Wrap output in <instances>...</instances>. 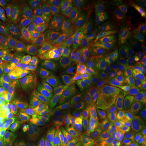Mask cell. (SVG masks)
Wrapping results in <instances>:
<instances>
[{
	"label": "cell",
	"mask_w": 146,
	"mask_h": 146,
	"mask_svg": "<svg viewBox=\"0 0 146 146\" xmlns=\"http://www.w3.org/2000/svg\"><path fill=\"white\" fill-rule=\"evenodd\" d=\"M63 20V9L55 6L36 7L32 49L34 68L50 73L57 63Z\"/></svg>",
	"instance_id": "6da1fadb"
},
{
	"label": "cell",
	"mask_w": 146,
	"mask_h": 146,
	"mask_svg": "<svg viewBox=\"0 0 146 146\" xmlns=\"http://www.w3.org/2000/svg\"><path fill=\"white\" fill-rule=\"evenodd\" d=\"M100 46L99 33L78 9H63L58 62L72 54L94 55Z\"/></svg>",
	"instance_id": "7a4b0ae2"
},
{
	"label": "cell",
	"mask_w": 146,
	"mask_h": 146,
	"mask_svg": "<svg viewBox=\"0 0 146 146\" xmlns=\"http://www.w3.org/2000/svg\"><path fill=\"white\" fill-rule=\"evenodd\" d=\"M23 84L31 103L42 114L56 121L63 116L62 100L54 77L36 69H26L21 74Z\"/></svg>",
	"instance_id": "3957f363"
},
{
	"label": "cell",
	"mask_w": 146,
	"mask_h": 146,
	"mask_svg": "<svg viewBox=\"0 0 146 146\" xmlns=\"http://www.w3.org/2000/svg\"><path fill=\"white\" fill-rule=\"evenodd\" d=\"M136 124L133 103L130 98H126L111 114L95 115L89 126L95 132L118 141L124 140Z\"/></svg>",
	"instance_id": "277c9868"
},
{
	"label": "cell",
	"mask_w": 146,
	"mask_h": 146,
	"mask_svg": "<svg viewBox=\"0 0 146 146\" xmlns=\"http://www.w3.org/2000/svg\"><path fill=\"white\" fill-rule=\"evenodd\" d=\"M125 14L100 30V44L125 53L138 65L141 72H145L146 71V50L136 47L127 35Z\"/></svg>",
	"instance_id": "5b68a950"
},
{
	"label": "cell",
	"mask_w": 146,
	"mask_h": 146,
	"mask_svg": "<svg viewBox=\"0 0 146 146\" xmlns=\"http://www.w3.org/2000/svg\"><path fill=\"white\" fill-rule=\"evenodd\" d=\"M63 115H66L80 125H89L96 115L92 101L84 94L79 82L59 87Z\"/></svg>",
	"instance_id": "8992f818"
},
{
	"label": "cell",
	"mask_w": 146,
	"mask_h": 146,
	"mask_svg": "<svg viewBox=\"0 0 146 146\" xmlns=\"http://www.w3.org/2000/svg\"><path fill=\"white\" fill-rule=\"evenodd\" d=\"M133 4V2L120 0H88L81 2L80 11L98 30L118 20Z\"/></svg>",
	"instance_id": "52a82bcc"
},
{
	"label": "cell",
	"mask_w": 146,
	"mask_h": 146,
	"mask_svg": "<svg viewBox=\"0 0 146 146\" xmlns=\"http://www.w3.org/2000/svg\"><path fill=\"white\" fill-rule=\"evenodd\" d=\"M25 131L29 146L42 145L55 121L42 114L33 104L16 110Z\"/></svg>",
	"instance_id": "ba28073f"
},
{
	"label": "cell",
	"mask_w": 146,
	"mask_h": 146,
	"mask_svg": "<svg viewBox=\"0 0 146 146\" xmlns=\"http://www.w3.org/2000/svg\"><path fill=\"white\" fill-rule=\"evenodd\" d=\"M54 76L58 87L73 82H79L95 68L94 55L72 54L62 58L58 62Z\"/></svg>",
	"instance_id": "9c48e42d"
},
{
	"label": "cell",
	"mask_w": 146,
	"mask_h": 146,
	"mask_svg": "<svg viewBox=\"0 0 146 146\" xmlns=\"http://www.w3.org/2000/svg\"><path fill=\"white\" fill-rule=\"evenodd\" d=\"M0 134L8 146H29L25 131L16 110L1 102Z\"/></svg>",
	"instance_id": "30bf717a"
},
{
	"label": "cell",
	"mask_w": 146,
	"mask_h": 146,
	"mask_svg": "<svg viewBox=\"0 0 146 146\" xmlns=\"http://www.w3.org/2000/svg\"><path fill=\"white\" fill-rule=\"evenodd\" d=\"M0 101L16 110L32 104L21 80L3 73H0Z\"/></svg>",
	"instance_id": "8fae6325"
},
{
	"label": "cell",
	"mask_w": 146,
	"mask_h": 146,
	"mask_svg": "<svg viewBox=\"0 0 146 146\" xmlns=\"http://www.w3.org/2000/svg\"><path fill=\"white\" fill-rule=\"evenodd\" d=\"M36 17V8L28 9L21 12L16 22V33L21 54L27 64L33 68L32 38Z\"/></svg>",
	"instance_id": "7c38bea8"
},
{
	"label": "cell",
	"mask_w": 146,
	"mask_h": 146,
	"mask_svg": "<svg viewBox=\"0 0 146 146\" xmlns=\"http://www.w3.org/2000/svg\"><path fill=\"white\" fill-rule=\"evenodd\" d=\"M144 84V72L116 74L106 79V91L123 99L136 93Z\"/></svg>",
	"instance_id": "4fadbf2b"
},
{
	"label": "cell",
	"mask_w": 146,
	"mask_h": 146,
	"mask_svg": "<svg viewBox=\"0 0 146 146\" xmlns=\"http://www.w3.org/2000/svg\"><path fill=\"white\" fill-rule=\"evenodd\" d=\"M136 2L125 14V31L136 47L146 50V18L144 12L136 7Z\"/></svg>",
	"instance_id": "5bb4252c"
},
{
	"label": "cell",
	"mask_w": 146,
	"mask_h": 146,
	"mask_svg": "<svg viewBox=\"0 0 146 146\" xmlns=\"http://www.w3.org/2000/svg\"><path fill=\"white\" fill-rule=\"evenodd\" d=\"M98 50L118 74L141 72L138 65L125 53L102 44H100Z\"/></svg>",
	"instance_id": "9a60e30c"
},
{
	"label": "cell",
	"mask_w": 146,
	"mask_h": 146,
	"mask_svg": "<svg viewBox=\"0 0 146 146\" xmlns=\"http://www.w3.org/2000/svg\"><path fill=\"white\" fill-rule=\"evenodd\" d=\"M79 137L71 127L55 121L42 146H76Z\"/></svg>",
	"instance_id": "2e32d148"
},
{
	"label": "cell",
	"mask_w": 146,
	"mask_h": 146,
	"mask_svg": "<svg viewBox=\"0 0 146 146\" xmlns=\"http://www.w3.org/2000/svg\"><path fill=\"white\" fill-rule=\"evenodd\" d=\"M106 79L102 72L94 68L80 84L84 94L92 101L106 91Z\"/></svg>",
	"instance_id": "e0dca14e"
},
{
	"label": "cell",
	"mask_w": 146,
	"mask_h": 146,
	"mask_svg": "<svg viewBox=\"0 0 146 146\" xmlns=\"http://www.w3.org/2000/svg\"><path fill=\"white\" fill-rule=\"evenodd\" d=\"M123 101V98L106 91L92 100V102L96 115H106L118 109Z\"/></svg>",
	"instance_id": "ac0fdd59"
},
{
	"label": "cell",
	"mask_w": 146,
	"mask_h": 146,
	"mask_svg": "<svg viewBox=\"0 0 146 146\" xmlns=\"http://www.w3.org/2000/svg\"><path fill=\"white\" fill-rule=\"evenodd\" d=\"M134 106L136 124L146 127V88H141L130 98Z\"/></svg>",
	"instance_id": "d6986e66"
},
{
	"label": "cell",
	"mask_w": 146,
	"mask_h": 146,
	"mask_svg": "<svg viewBox=\"0 0 146 146\" xmlns=\"http://www.w3.org/2000/svg\"><path fill=\"white\" fill-rule=\"evenodd\" d=\"M76 146H119L109 136L94 132L80 136Z\"/></svg>",
	"instance_id": "ffe728a7"
},
{
	"label": "cell",
	"mask_w": 146,
	"mask_h": 146,
	"mask_svg": "<svg viewBox=\"0 0 146 146\" xmlns=\"http://www.w3.org/2000/svg\"><path fill=\"white\" fill-rule=\"evenodd\" d=\"M0 56L10 67L17 66L21 61L20 51L16 42L0 40Z\"/></svg>",
	"instance_id": "44dd1931"
},
{
	"label": "cell",
	"mask_w": 146,
	"mask_h": 146,
	"mask_svg": "<svg viewBox=\"0 0 146 146\" xmlns=\"http://www.w3.org/2000/svg\"><path fill=\"white\" fill-rule=\"evenodd\" d=\"M21 15L18 3L13 0H0V16L7 23L13 25Z\"/></svg>",
	"instance_id": "7402d4cb"
},
{
	"label": "cell",
	"mask_w": 146,
	"mask_h": 146,
	"mask_svg": "<svg viewBox=\"0 0 146 146\" xmlns=\"http://www.w3.org/2000/svg\"><path fill=\"white\" fill-rule=\"evenodd\" d=\"M119 146H146V127L136 124Z\"/></svg>",
	"instance_id": "603a6c76"
},
{
	"label": "cell",
	"mask_w": 146,
	"mask_h": 146,
	"mask_svg": "<svg viewBox=\"0 0 146 146\" xmlns=\"http://www.w3.org/2000/svg\"><path fill=\"white\" fill-rule=\"evenodd\" d=\"M94 57L95 59V68H98L100 72H102L106 78H109L112 76L118 74L114 68L105 59L99 50H98L94 54Z\"/></svg>",
	"instance_id": "cb8c5ba5"
},
{
	"label": "cell",
	"mask_w": 146,
	"mask_h": 146,
	"mask_svg": "<svg viewBox=\"0 0 146 146\" xmlns=\"http://www.w3.org/2000/svg\"><path fill=\"white\" fill-rule=\"evenodd\" d=\"M0 40L9 42H16L15 33L7 24L0 19Z\"/></svg>",
	"instance_id": "d4e9b609"
},
{
	"label": "cell",
	"mask_w": 146,
	"mask_h": 146,
	"mask_svg": "<svg viewBox=\"0 0 146 146\" xmlns=\"http://www.w3.org/2000/svg\"><path fill=\"white\" fill-rule=\"evenodd\" d=\"M136 7L141 10L142 12L146 14V0H143V1H136Z\"/></svg>",
	"instance_id": "484cf974"
},
{
	"label": "cell",
	"mask_w": 146,
	"mask_h": 146,
	"mask_svg": "<svg viewBox=\"0 0 146 146\" xmlns=\"http://www.w3.org/2000/svg\"><path fill=\"white\" fill-rule=\"evenodd\" d=\"M0 73H3V74H9V71L7 69V68L3 64V63L1 61H0Z\"/></svg>",
	"instance_id": "4316f807"
},
{
	"label": "cell",
	"mask_w": 146,
	"mask_h": 146,
	"mask_svg": "<svg viewBox=\"0 0 146 146\" xmlns=\"http://www.w3.org/2000/svg\"><path fill=\"white\" fill-rule=\"evenodd\" d=\"M0 146H8L7 144L5 142V141L3 140V138L1 136H0Z\"/></svg>",
	"instance_id": "83f0119b"
},
{
	"label": "cell",
	"mask_w": 146,
	"mask_h": 146,
	"mask_svg": "<svg viewBox=\"0 0 146 146\" xmlns=\"http://www.w3.org/2000/svg\"><path fill=\"white\" fill-rule=\"evenodd\" d=\"M144 84H145L146 86V71L144 72Z\"/></svg>",
	"instance_id": "f1b7e54d"
},
{
	"label": "cell",
	"mask_w": 146,
	"mask_h": 146,
	"mask_svg": "<svg viewBox=\"0 0 146 146\" xmlns=\"http://www.w3.org/2000/svg\"><path fill=\"white\" fill-rule=\"evenodd\" d=\"M145 18H146V14H145Z\"/></svg>",
	"instance_id": "f546056e"
},
{
	"label": "cell",
	"mask_w": 146,
	"mask_h": 146,
	"mask_svg": "<svg viewBox=\"0 0 146 146\" xmlns=\"http://www.w3.org/2000/svg\"><path fill=\"white\" fill-rule=\"evenodd\" d=\"M0 136H1V134H0Z\"/></svg>",
	"instance_id": "4dcf8cb0"
}]
</instances>
